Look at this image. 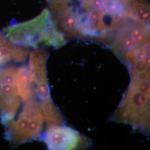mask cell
<instances>
[{
	"label": "cell",
	"mask_w": 150,
	"mask_h": 150,
	"mask_svg": "<svg viewBox=\"0 0 150 150\" xmlns=\"http://www.w3.org/2000/svg\"><path fill=\"white\" fill-rule=\"evenodd\" d=\"M4 34L11 42L26 47L35 48L44 45L58 48L67 42L56 27L48 8L32 20L6 27Z\"/></svg>",
	"instance_id": "7a4b0ae2"
},
{
	"label": "cell",
	"mask_w": 150,
	"mask_h": 150,
	"mask_svg": "<svg viewBox=\"0 0 150 150\" xmlns=\"http://www.w3.org/2000/svg\"><path fill=\"white\" fill-rule=\"evenodd\" d=\"M128 89L112 120L131 126L145 134L150 131V76L130 73Z\"/></svg>",
	"instance_id": "6da1fadb"
},
{
	"label": "cell",
	"mask_w": 150,
	"mask_h": 150,
	"mask_svg": "<svg viewBox=\"0 0 150 150\" xmlns=\"http://www.w3.org/2000/svg\"><path fill=\"white\" fill-rule=\"evenodd\" d=\"M29 54L27 47L11 42L0 32V67L11 62H24Z\"/></svg>",
	"instance_id": "52a82bcc"
},
{
	"label": "cell",
	"mask_w": 150,
	"mask_h": 150,
	"mask_svg": "<svg viewBox=\"0 0 150 150\" xmlns=\"http://www.w3.org/2000/svg\"><path fill=\"white\" fill-rule=\"evenodd\" d=\"M44 121L38 100L25 102L18 117L6 125V139L15 146L36 139L41 134Z\"/></svg>",
	"instance_id": "3957f363"
},
{
	"label": "cell",
	"mask_w": 150,
	"mask_h": 150,
	"mask_svg": "<svg viewBox=\"0 0 150 150\" xmlns=\"http://www.w3.org/2000/svg\"><path fill=\"white\" fill-rule=\"evenodd\" d=\"M16 84L22 101L26 102L33 99L38 100L35 94L32 77L28 65H23L17 67Z\"/></svg>",
	"instance_id": "ba28073f"
},
{
	"label": "cell",
	"mask_w": 150,
	"mask_h": 150,
	"mask_svg": "<svg viewBox=\"0 0 150 150\" xmlns=\"http://www.w3.org/2000/svg\"><path fill=\"white\" fill-rule=\"evenodd\" d=\"M131 11L135 20L150 24V5L147 0H129Z\"/></svg>",
	"instance_id": "9c48e42d"
},
{
	"label": "cell",
	"mask_w": 150,
	"mask_h": 150,
	"mask_svg": "<svg viewBox=\"0 0 150 150\" xmlns=\"http://www.w3.org/2000/svg\"><path fill=\"white\" fill-rule=\"evenodd\" d=\"M50 150H77L88 147L90 141L74 129L63 125H49L40 135Z\"/></svg>",
	"instance_id": "5b68a950"
},
{
	"label": "cell",
	"mask_w": 150,
	"mask_h": 150,
	"mask_svg": "<svg viewBox=\"0 0 150 150\" xmlns=\"http://www.w3.org/2000/svg\"><path fill=\"white\" fill-rule=\"evenodd\" d=\"M17 71V67L14 66L0 67V118L5 125L15 117L21 106L16 84Z\"/></svg>",
	"instance_id": "277c9868"
},
{
	"label": "cell",
	"mask_w": 150,
	"mask_h": 150,
	"mask_svg": "<svg viewBox=\"0 0 150 150\" xmlns=\"http://www.w3.org/2000/svg\"><path fill=\"white\" fill-rule=\"evenodd\" d=\"M48 57V51L43 46L34 48L28 55V66L36 96L40 102L51 98L46 70Z\"/></svg>",
	"instance_id": "8992f818"
}]
</instances>
